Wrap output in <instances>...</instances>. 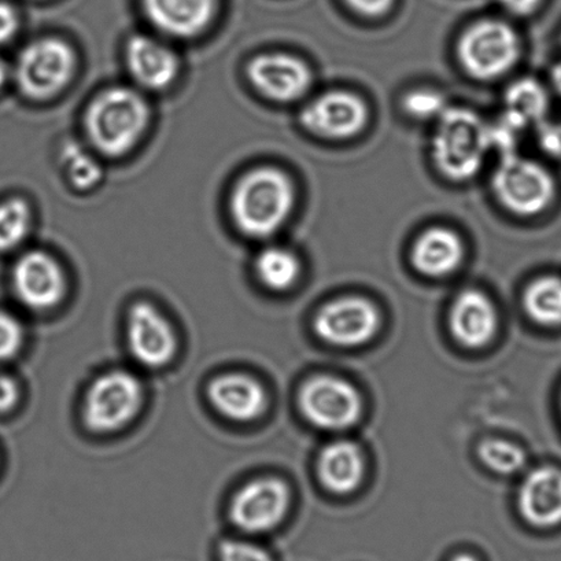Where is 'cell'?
Segmentation results:
<instances>
[{
  "label": "cell",
  "mask_w": 561,
  "mask_h": 561,
  "mask_svg": "<svg viewBox=\"0 0 561 561\" xmlns=\"http://www.w3.org/2000/svg\"><path fill=\"white\" fill-rule=\"evenodd\" d=\"M150 108L138 91L112 87L90 103L85 133L103 156L122 157L134 149L149 125Z\"/></svg>",
  "instance_id": "1"
},
{
  "label": "cell",
  "mask_w": 561,
  "mask_h": 561,
  "mask_svg": "<svg viewBox=\"0 0 561 561\" xmlns=\"http://www.w3.org/2000/svg\"><path fill=\"white\" fill-rule=\"evenodd\" d=\"M293 205L290 179L275 168H257L244 174L233 188L231 215L247 236L266 238L285 225Z\"/></svg>",
  "instance_id": "2"
},
{
  "label": "cell",
  "mask_w": 561,
  "mask_h": 561,
  "mask_svg": "<svg viewBox=\"0 0 561 561\" xmlns=\"http://www.w3.org/2000/svg\"><path fill=\"white\" fill-rule=\"evenodd\" d=\"M438 119L433 156L439 171L454 180L472 178L492 147L490 128L467 108H448Z\"/></svg>",
  "instance_id": "3"
},
{
  "label": "cell",
  "mask_w": 561,
  "mask_h": 561,
  "mask_svg": "<svg viewBox=\"0 0 561 561\" xmlns=\"http://www.w3.org/2000/svg\"><path fill=\"white\" fill-rule=\"evenodd\" d=\"M145 391L135 374L108 370L87 391L83 407L85 426L95 433H113L127 426L144 405Z\"/></svg>",
  "instance_id": "4"
},
{
  "label": "cell",
  "mask_w": 561,
  "mask_h": 561,
  "mask_svg": "<svg viewBox=\"0 0 561 561\" xmlns=\"http://www.w3.org/2000/svg\"><path fill=\"white\" fill-rule=\"evenodd\" d=\"M76 70L73 48L64 41L47 37L30 43L15 64L14 78L30 100L46 101L72 80Z\"/></svg>",
  "instance_id": "5"
},
{
  "label": "cell",
  "mask_w": 561,
  "mask_h": 561,
  "mask_svg": "<svg viewBox=\"0 0 561 561\" xmlns=\"http://www.w3.org/2000/svg\"><path fill=\"white\" fill-rule=\"evenodd\" d=\"M493 187L501 204L520 216L541 214L556 195L554 179L548 169L516 154L503 157Z\"/></svg>",
  "instance_id": "6"
},
{
  "label": "cell",
  "mask_w": 561,
  "mask_h": 561,
  "mask_svg": "<svg viewBox=\"0 0 561 561\" xmlns=\"http://www.w3.org/2000/svg\"><path fill=\"white\" fill-rule=\"evenodd\" d=\"M459 56L468 73L478 79L497 78L519 58V39L501 21H481L461 37Z\"/></svg>",
  "instance_id": "7"
},
{
  "label": "cell",
  "mask_w": 561,
  "mask_h": 561,
  "mask_svg": "<svg viewBox=\"0 0 561 561\" xmlns=\"http://www.w3.org/2000/svg\"><path fill=\"white\" fill-rule=\"evenodd\" d=\"M299 408L316 427L345 430L362 417L363 400L351 383L335 377H316L299 391Z\"/></svg>",
  "instance_id": "8"
},
{
  "label": "cell",
  "mask_w": 561,
  "mask_h": 561,
  "mask_svg": "<svg viewBox=\"0 0 561 561\" xmlns=\"http://www.w3.org/2000/svg\"><path fill=\"white\" fill-rule=\"evenodd\" d=\"M288 503L290 493L285 482L275 478L255 479L232 499L231 522L244 533H266L285 519Z\"/></svg>",
  "instance_id": "9"
},
{
  "label": "cell",
  "mask_w": 561,
  "mask_h": 561,
  "mask_svg": "<svg viewBox=\"0 0 561 561\" xmlns=\"http://www.w3.org/2000/svg\"><path fill=\"white\" fill-rule=\"evenodd\" d=\"M127 341L133 357L147 368L165 367L178 351L173 325L154 305L146 301L129 309Z\"/></svg>",
  "instance_id": "10"
},
{
  "label": "cell",
  "mask_w": 561,
  "mask_h": 561,
  "mask_svg": "<svg viewBox=\"0 0 561 561\" xmlns=\"http://www.w3.org/2000/svg\"><path fill=\"white\" fill-rule=\"evenodd\" d=\"M379 325L377 307L359 297L327 304L314 320V330L321 340L336 346L363 345L377 335Z\"/></svg>",
  "instance_id": "11"
},
{
  "label": "cell",
  "mask_w": 561,
  "mask_h": 561,
  "mask_svg": "<svg viewBox=\"0 0 561 561\" xmlns=\"http://www.w3.org/2000/svg\"><path fill=\"white\" fill-rule=\"evenodd\" d=\"M14 291L32 310L58 307L67 294V276L61 264L42 250L21 255L13 268Z\"/></svg>",
  "instance_id": "12"
},
{
  "label": "cell",
  "mask_w": 561,
  "mask_h": 561,
  "mask_svg": "<svg viewBox=\"0 0 561 561\" xmlns=\"http://www.w3.org/2000/svg\"><path fill=\"white\" fill-rule=\"evenodd\" d=\"M367 106L358 96L335 91L310 102L301 119L313 134L342 139L356 135L367 122Z\"/></svg>",
  "instance_id": "13"
},
{
  "label": "cell",
  "mask_w": 561,
  "mask_h": 561,
  "mask_svg": "<svg viewBox=\"0 0 561 561\" xmlns=\"http://www.w3.org/2000/svg\"><path fill=\"white\" fill-rule=\"evenodd\" d=\"M248 76L255 90L279 102L297 100L310 84L307 65L288 54H261L249 64Z\"/></svg>",
  "instance_id": "14"
},
{
  "label": "cell",
  "mask_w": 561,
  "mask_h": 561,
  "mask_svg": "<svg viewBox=\"0 0 561 561\" xmlns=\"http://www.w3.org/2000/svg\"><path fill=\"white\" fill-rule=\"evenodd\" d=\"M208 399L221 416L233 422H252L266 410L263 385L247 374H222L211 379Z\"/></svg>",
  "instance_id": "15"
},
{
  "label": "cell",
  "mask_w": 561,
  "mask_h": 561,
  "mask_svg": "<svg viewBox=\"0 0 561 561\" xmlns=\"http://www.w3.org/2000/svg\"><path fill=\"white\" fill-rule=\"evenodd\" d=\"M125 59L133 79L147 90H165L178 78L179 58L165 43L146 35L130 37Z\"/></svg>",
  "instance_id": "16"
},
{
  "label": "cell",
  "mask_w": 561,
  "mask_h": 561,
  "mask_svg": "<svg viewBox=\"0 0 561 561\" xmlns=\"http://www.w3.org/2000/svg\"><path fill=\"white\" fill-rule=\"evenodd\" d=\"M217 7L219 0H144L151 24L176 37H194L208 28Z\"/></svg>",
  "instance_id": "17"
},
{
  "label": "cell",
  "mask_w": 561,
  "mask_h": 561,
  "mask_svg": "<svg viewBox=\"0 0 561 561\" xmlns=\"http://www.w3.org/2000/svg\"><path fill=\"white\" fill-rule=\"evenodd\" d=\"M519 510L530 525L539 528L561 523V471L542 467L528 473L519 490Z\"/></svg>",
  "instance_id": "18"
},
{
  "label": "cell",
  "mask_w": 561,
  "mask_h": 561,
  "mask_svg": "<svg viewBox=\"0 0 561 561\" xmlns=\"http://www.w3.org/2000/svg\"><path fill=\"white\" fill-rule=\"evenodd\" d=\"M450 330L461 345L486 346L497 331V310L481 291L461 293L450 310Z\"/></svg>",
  "instance_id": "19"
},
{
  "label": "cell",
  "mask_w": 561,
  "mask_h": 561,
  "mask_svg": "<svg viewBox=\"0 0 561 561\" xmlns=\"http://www.w3.org/2000/svg\"><path fill=\"white\" fill-rule=\"evenodd\" d=\"M365 462L362 449L348 440L325 446L319 459V478L332 493L347 494L359 486Z\"/></svg>",
  "instance_id": "20"
},
{
  "label": "cell",
  "mask_w": 561,
  "mask_h": 561,
  "mask_svg": "<svg viewBox=\"0 0 561 561\" xmlns=\"http://www.w3.org/2000/svg\"><path fill=\"white\" fill-rule=\"evenodd\" d=\"M462 260V244L455 232L433 228L413 247L412 261L427 276H445L457 270Z\"/></svg>",
  "instance_id": "21"
},
{
  "label": "cell",
  "mask_w": 561,
  "mask_h": 561,
  "mask_svg": "<svg viewBox=\"0 0 561 561\" xmlns=\"http://www.w3.org/2000/svg\"><path fill=\"white\" fill-rule=\"evenodd\" d=\"M505 119L523 129L533 123L542 122L548 112L549 98L536 80L523 79L510 87L505 95Z\"/></svg>",
  "instance_id": "22"
},
{
  "label": "cell",
  "mask_w": 561,
  "mask_h": 561,
  "mask_svg": "<svg viewBox=\"0 0 561 561\" xmlns=\"http://www.w3.org/2000/svg\"><path fill=\"white\" fill-rule=\"evenodd\" d=\"M526 312L545 327L561 325V277L543 276L534 280L525 294Z\"/></svg>",
  "instance_id": "23"
},
{
  "label": "cell",
  "mask_w": 561,
  "mask_h": 561,
  "mask_svg": "<svg viewBox=\"0 0 561 561\" xmlns=\"http://www.w3.org/2000/svg\"><path fill=\"white\" fill-rule=\"evenodd\" d=\"M255 272L263 285L271 290L283 291L297 282L299 263L291 252L282 248H268L255 260Z\"/></svg>",
  "instance_id": "24"
},
{
  "label": "cell",
  "mask_w": 561,
  "mask_h": 561,
  "mask_svg": "<svg viewBox=\"0 0 561 561\" xmlns=\"http://www.w3.org/2000/svg\"><path fill=\"white\" fill-rule=\"evenodd\" d=\"M32 210L24 199L13 198L0 204V252L19 248L28 237Z\"/></svg>",
  "instance_id": "25"
},
{
  "label": "cell",
  "mask_w": 561,
  "mask_h": 561,
  "mask_svg": "<svg viewBox=\"0 0 561 561\" xmlns=\"http://www.w3.org/2000/svg\"><path fill=\"white\" fill-rule=\"evenodd\" d=\"M62 165L67 169L70 183L79 190L94 188L103 178V169L96 158L76 141L64 146Z\"/></svg>",
  "instance_id": "26"
},
{
  "label": "cell",
  "mask_w": 561,
  "mask_h": 561,
  "mask_svg": "<svg viewBox=\"0 0 561 561\" xmlns=\"http://www.w3.org/2000/svg\"><path fill=\"white\" fill-rule=\"evenodd\" d=\"M478 455L483 465L501 476H512L526 466L525 450L504 439H486L479 445Z\"/></svg>",
  "instance_id": "27"
},
{
  "label": "cell",
  "mask_w": 561,
  "mask_h": 561,
  "mask_svg": "<svg viewBox=\"0 0 561 561\" xmlns=\"http://www.w3.org/2000/svg\"><path fill=\"white\" fill-rule=\"evenodd\" d=\"M402 105L411 116L422 119L439 118L449 108L445 96L433 90L412 91Z\"/></svg>",
  "instance_id": "28"
},
{
  "label": "cell",
  "mask_w": 561,
  "mask_h": 561,
  "mask_svg": "<svg viewBox=\"0 0 561 561\" xmlns=\"http://www.w3.org/2000/svg\"><path fill=\"white\" fill-rule=\"evenodd\" d=\"M24 345V329L14 316L0 312V363L19 354Z\"/></svg>",
  "instance_id": "29"
},
{
  "label": "cell",
  "mask_w": 561,
  "mask_h": 561,
  "mask_svg": "<svg viewBox=\"0 0 561 561\" xmlns=\"http://www.w3.org/2000/svg\"><path fill=\"white\" fill-rule=\"evenodd\" d=\"M221 561H274L266 550L239 539H227L220 545Z\"/></svg>",
  "instance_id": "30"
},
{
  "label": "cell",
  "mask_w": 561,
  "mask_h": 561,
  "mask_svg": "<svg viewBox=\"0 0 561 561\" xmlns=\"http://www.w3.org/2000/svg\"><path fill=\"white\" fill-rule=\"evenodd\" d=\"M19 26L20 19L15 9L9 3L0 2V46L13 39Z\"/></svg>",
  "instance_id": "31"
},
{
  "label": "cell",
  "mask_w": 561,
  "mask_h": 561,
  "mask_svg": "<svg viewBox=\"0 0 561 561\" xmlns=\"http://www.w3.org/2000/svg\"><path fill=\"white\" fill-rule=\"evenodd\" d=\"M20 399L19 385L7 375L0 374V412H7L18 404Z\"/></svg>",
  "instance_id": "32"
},
{
  "label": "cell",
  "mask_w": 561,
  "mask_h": 561,
  "mask_svg": "<svg viewBox=\"0 0 561 561\" xmlns=\"http://www.w3.org/2000/svg\"><path fill=\"white\" fill-rule=\"evenodd\" d=\"M348 7L365 15H380L391 8L394 0H346Z\"/></svg>",
  "instance_id": "33"
},
{
  "label": "cell",
  "mask_w": 561,
  "mask_h": 561,
  "mask_svg": "<svg viewBox=\"0 0 561 561\" xmlns=\"http://www.w3.org/2000/svg\"><path fill=\"white\" fill-rule=\"evenodd\" d=\"M505 9L516 15L531 14L539 7L541 0H500Z\"/></svg>",
  "instance_id": "34"
},
{
  "label": "cell",
  "mask_w": 561,
  "mask_h": 561,
  "mask_svg": "<svg viewBox=\"0 0 561 561\" xmlns=\"http://www.w3.org/2000/svg\"><path fill=\"white\" fill-rule=\"evenodd\" d=\"M542 145L550 154L561 156V128L550 127L543 130Z\"/></svg>",
  "instance_id": "35"
},
{
  "label": "cell",
  "mask_w": 561,
  "mask_h": 561,
  "mask_svg": "<svg viewBox=\"0 0 561 561\" xmlns=\"http://www.w3.org/2000/svg\"><path fill=\"white\" fill-rule=\"evenodd\" d=\"M552 83L554 85L556 91L561 95V61L554 65L552 70Z\"/></svg>",
  "instance_id": "36"
},
{
  "label": "cell",
  "mask_w": 561,
  "mask_h": 561,
  "mask_svg": "<svg viewBox=\"0 0 561 561\" xmlns=\"http://www.w3.org/2000/svg\"><path fill=\"white\" fill-rule=\"evenodd\" d=\"M8 67L7 64L0 61V89H2L3 84L7 83L8 80Z\"/></svg>",
  "instance_id": "37"
},
{
  "label": "cell",
  "mask_w": 561,
  "mask_h": 561,
  "mask_svg": "<svg viewBox=\"0 0 561 561\" xmlns=\"http://www.w3.org/2000/svg\"><path fill=\"white\" fill-rule=\"evenodd\" d=\"M451 561H478L473 556L468 553L457 554L456 558Z\"/></svg>",
  "instance_id": "38"
}]
</instances>
